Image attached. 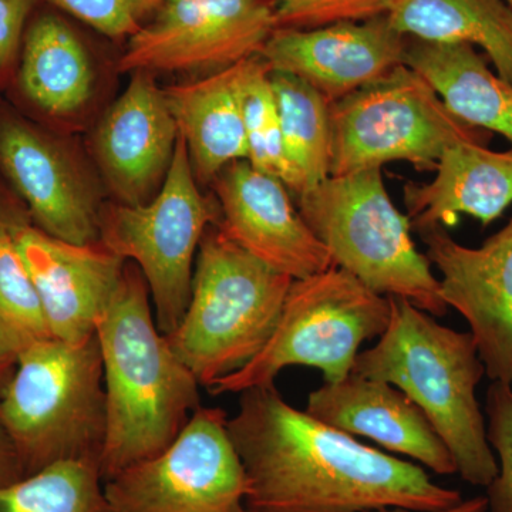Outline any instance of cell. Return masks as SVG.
<instances>
[{
  "label": "cell",
  "mask_w": 512,
  "mask_h": 512,
  "mask_svg": "<svg viewBox=\"0 0 512 512\" xmlns=\"http://www.w3.org/2000/svg\"><path fill=\"white\" fill-rule=\"evenodd\" d=\"M239 394L227 427L248 478L247 512H434L464 500L419 464L291 406L275 384Z\"/></svg>",
  "instance_id": "1"
},
{
  "label": "cell",
  "mask_w": 512,
  "mask_h": 512,
  "mask_svg": "<svg viewBox=\"0 0 512 512\" xmlns=\"http://www.w3.org/2000/svg\"><path fill=\"white\" fill-rule=\"evenodd\" d=\"M150 299L140 269L127 261L97 323L107 406L104 483L164 451L201 407L200 383L158 330Z\"/></svg>",
  "instance_id": "2"
},
{
  "label": "cell",
  "mask_w": 512,
  "mask_h": 512,
  "mask_svg": "<svg viewBox=\"0 0 512 512\" xmlns=\"http://www.w3.org/2000/svg\"><path fill=\"white\" fill-rule=\"evenodd\" d=\"M389 325L359 353L352 373L402 390L433 424L466 483L487 487L497 460L487 440L477 387L485 366L470 332L441 325L419 306L390 296Z\"/></svg>",
  "instance_id": "3"
},
{
  "label": "cell",
  "mask_w": 512,
  "mask_h": 512,
  "mask_svg": "<svg viewBox=\"0 0 512 512\" xmlns=\"http://www.w3.org/2000/svg\"><path fill=\"white\" fill-rule=\"evenodd\" d=\"M292 282L239 247L220 225L207 228L187 311L178 328L165 335L200 386L210 390L265 348Z\"/></svg>",
  "instance_id": "4"
},
{
  "label": "cell",
  "mask_w": 512,
  "mask_h": 512,
  "mask_svg": "<svg viewBox=\"0 0 512 512\" xmlns=\"http://www.w3.org/2000/svg\"><path fill=\"white\" fill-rule=\"evenodd\" d=\"M0 427L25 477L59 461H100L107 406L96 333L74 343L52 338L23 352L0 394Z\"/></svg>",
  "instance_id": "5"
},
{
  "label": "cell",
  "mask_w": 512,
  "mask_h": 512,
  "mask_svg": "<svg viewBox=\"0 0 512 512\" xmlns=\"http://www.w3.org/2000/svg\"><path fill=\"white\" fill-rule=\"evenodd\" d=\"M295 204L333 265L380 295L407 299L436 318L446 315L439 278L417 248L409 218L390 198L382 168L330 175Z\"/></svg>",
  "instance_id": "6"
},
{
  "label": "cell",
  "mask_w": 512,
  "mask_h": 512,
  "mask_svg": "<svg viewBox=\"0 0 512 512\" xmlns=\"http://www.w3.org/2000/svg\"><path fill=\"white\" fill-rule=\"evenodd\" d=\"M390 313V296L339 266L293 279L265 348L208 392L215 396L274 386L279 373L293 366L312 367L326 383L339 382L352 373L363 343L383 335Z\"/></svg>",
  "instance_id": "7"
},
{
  "label": "cell",
  "mask_w": 512,
  "mask_h": 512,
  "mask_svg": "<svg viewBox=\"0 0 512 512\" xmlns=\"http://www.w3.org/2000/svg\"><path fill=\"white\" fill-rule=\"evenodd\" d=\"M330 175H348L404 161L434 171L460 143L487 146L491 133L468 126L406 64L380 82L330 103Z\"/></svg>",
  "instance_id": "8"
},
{
  "label": "cell",
  "mask_w": 512,
  "mask_h": 512,
  "mask_svg": "<svg viewBox=\"0 0 512 512\" xmlns=\"http://www.w3.org/2000/svg\"><path fill=\"white\" fill-rule=\"evenodd\" d=\"M218 222L220 208L201 194L181 137L164 183L151 200L121 202L101 210L100 242L138 266L163 335L173 333L184 318L191 299L195 255L207 228Z\"/></svg>",
  "instance_id": "9"
},
{
  "label": "cell",
  "mask_w": 512,
  "mask_h": 512,
  "mask_svg": "<svg viewBox=\"0 0 512 512\" xmlns=\"http://www.w3.org/2000/svg\"><path fill=\"white\" fill-rule=\"evenodd\" d=\"M228 414L200 407L164 451L104 483L113 512H247L248 478Z\"/></svg>",
  "instance_id": "10"
},
{
  "label": "cell",
  "mask_w": 512,
  "mask_h": 512,
  "mask_svg": "<svg viewBox=\"0 0 512 512\" xmlns=\"http://www.w3.org/2000/svg\"><path fill=\"white\" fill-rule=\"evenodd\" d=\"M276 25L272 0H161L120 59L123 72H207L261 55Z\"/></svg>",
  "instance_id": "11"
},
{
  "label": "cell",
  "mask_w": 512,
  "mask_h": 512,
  "mask_svg": "<svg viewBox=\"0 0 512 512\" xmlns=\"http://www.w3.org/2000/svg\"><path fill=\"white\" fill-rule=\"evenodd\" d=\"M447 308L466 320L491 382L512 386V217L470 248L441 225L417 231Z\"/></svg>",
  "instance_id": "12"
},
{
  "label": "cell",
  "mask_w": 512,
  "mask_h": 512,
  "mask_svg": "<svg viewBox=\"0 0 512 512\" xmlns=\"http://www.w3.org/2000/svg\"><path fill=\"white\" fill-rule=\"evenodd\" d=\"M220 228L275 271L303 279L333 266L328 249L303 220L281 180L247 160L229 164L212 181Z\"/></svg>",
  "instance_id": "13"
},
{
  "label": "cell",
  "mask_w": 512,
  "mask_h": 512,
  "mask_svg": "<svg viewBox=\"0 0 512 512\" xmlns=\"http://www.w3.org/2000/svg\"><path fill=\"white\" fill-rule=\"evenodd\" d=\"M406 43L384 15L313 29H276L261 56L272 72L299 77L333 103L402 66Z\"/></svg>",
  "instance_id": "14"
},
{
  "label": "cell",
  "mask_w": 512,
  "mask_h": 512,
  "mask_svg": "<svg viewBox=\"0 0 512 512\" xmlns=\"http://www.w3.org/2000/svg\"><path fill=\"white\" fill-rule=\"evenodd\" d=\"M12 232L53 338L74 343L93 336L127 261L101 242L70 244L20 222H13Z\"/></svg>",
  "instance_id": "15"
},
{
  "label": "cell",
  "mask_w": 512,
  "mask_h": 512,
  "mask_svg": "<svg viewBox=\"0 0 512 512\" xmlns=\"http://www.w3.org/2000/svg\"><path fill=\"white\" fill-rule=\"evenodd\" d=\"M0 168L40 231L70 244L100 242L101 208L79 170L23 121H0Z\"/></svg>",
  "instance_id": "16"
},
{
  "label": "cell",
  "mask_w": 512,
  "mask_h": 512,
  "mask_svg": "<svg viewBox=\"0 0 512 512\" xmlns=\"http://www.w3.org/2000/svg\"><path fill=\"white\" fill-rule=\"evenodd\" d=\"M305 412L343 433L412 458L437 476L457 474L453 456L426 414L393 384L350 373L309 393Z\"/></svg>",
  "instance_id": "17"
},
{
  "label": "cell",
  "mask_w": 512,
  "mask_h": 512,
  "mask_svg": "<svg viewBox=\"0 0 512 512\" xmlns=\"http://www.w3.org/2000/svg\"><path fill=\"white\" fill-rule=\"evenodd\" d=\"M178 138L164 90L150 74L137 72L96 134L97 160L123 204L154 197L151 192L164 183Z\"/></svg>",
  "instance_id": "18"
},
{
  "label": "cell",
  "mask_w": 512,
  "mask_h": 512,
  "mask_svg": "<svg viewBox=\"0 0 512 512\" xmlns=\"http://www.w3.org/2000/svg\"><path fill=\"white\" fill-rule=\"evenodd\" d=\"M434 171L430 183L404 187L406 215L413 231L433 225L454 227L460 215L488 227L512 204V150L460 143L448 148Z\"/></svg>",
  "instance_id": "19"
},
{
  "label": "cell",
  "mask_w": 512,
  "mask_h": 512,
  "mask_svg": "<svg viewBox=\"0 0 512 512\" xmlns=\"http://www.w3.org/2000/svg\"><path fill=\"white\" fill-rule=\"evenodd\" d=\"M251 59L164 90L198 183H212L229 164L248 160L242 86Z\"/></svg>",
  "instance_id": "20"
},
{
  "label": "cell",
  "mask_w": 512,
  "mask_h": 512,
  "mask_svg": "<svg viewBox=\"0 0 512 512\" xmlns=\"http://www.w3.org/2000/svg\"><path fill=\"white\" fill-rule=\"evenodd\" d=\"M404 64L433 87L457 119L512 144V84L488 67L476 47L407 37Z\"/></svg>",
  "instance_id": "21"
},
{
  "label": "cell",
  "mask_w": 512,
  "mask_h": 512,
  "mask_svg": "<svg viewBox=\"0 0 512 512\" xmlns=\"http://www.w3.org/2000/svg\"><path fill=\"white\" fill-rule=\"evenodd\" d=\"M386 16L410 39L481 47L512 84V8L505 0H394Z\"/></svg>",
  "instance_id": "22"
},
{
  "label": "cell",
  "mask_w": 512,
  "mask_h": 512,
  "mask_svg": "<svg viewBox=\"0 0 512 512\" xmlns=\"http://www.w3.org/2000/svg\"><path fill=\"white\" fill-rule=\"evenodd\" d=\"M19 82L26 97L52 116H72L92 99L94 70L89 53L63 20L43 15L30 26Z\"/></svg>",
  "instance_id": "23"
},
{
  "label": "cell",
  "mask_w": 512,
  "mask_h": 512,
  "mask_svg": "<svg viewBox=\"0 0 512 512\" xmlns=\"http://www.w3.org/2000/svg\"><path fill=\"white\" fill-rule=\"evenodd\" d=\"M271 82L299 197L330 177V101L292 74L271 70Z\"/></svg>",
  "instance_id": "24"
},
{
  "label": "cell",
  "mask_w": 512,
  "mask_h": 512,
  "mask_svg": "<svg viewBox=\"0 0 512 512\" xmlns=\"http://www.w3.org/2000/svg\"><path fill=\"white\" fill-rule=\"evenodd\" d=\"M0 512H113L99 460L50 464L0 490Z\"/></svg>",
  "instance_id": "25"
},
{
  "label": "cell",
  "mask_w": 512,
  "mask_h": 512,
  "mask_svg": "<svg viewBox=\"0 0 512 512\" xmlns=\"http://www.w3.org/2000/svg\"><path fill=\"white\" fill-rule=\"evenodd\" d=\"M12 224L0 221V359L16 363L23 352L53 336Z\"/></svg>",
  "instance_id": "26"
},
{
  "label": "cell",
  "mask_w": 512,
  "mask_h": 512,
  "mask_svg": "<svg viewBox=\"0 0 512 512\" xmlns=\"http://www.w3.org/2000/svg\"><path fill=\"white\" fill-rule=\"evenodd\" d=\"M242 113L247 134L248 163L281 180L291 192L298 194L299 185L286 156L284 134L274 87L271 67L261 55L249 62L242 86Z\"/></svg>",
  "instance_id": "27"
},
{
  "label": "cell",
  "mask_w": 512,
  "mask_h": 512,
  "mask_svg": "<svg viewBox=\"0 0 512 512\" xmlns=\"http://www.w3.org/2000/svg\"><path fill=\"white\" fill-rule=\"evenodd\" d=\"M487 440L497 460V474L485 487L487 512H512V386L491 382L485 393Z\"/></svg>",
  "instance_id": "28"
},
{
  "label": "cell",
  "mask_w": 512,
  "mask_h": 512,
  "mask_svg": "<svg viewBox=\"0 0 512 512\" xmlns=\"http://www.w3.org/2000/svg\"><path fill=\"white\" fill-rule=\"evenodd\" d=\"M394 0H272L278 29H313L387 15Z\"/></svg>",
  "instance_id": "29"
},
{
  "label": "cell",
  "mask_w": 512,
  "mask_h": 512,
  "mask_svg": "<svg viewBox=\"0 0 512 512\" xmlns=\"http://www.w3.org/2000/svg\"><path fill=\"white\" fill-rule=\"evenodd\" d=\"M101 35L120 39L133 36L144 15L140 0H47Z\"/></svg>",
  "instance_id": "30"
},
{
  "label": "cell",
  "mask_w": 512,
  "mask_h": 512,
  "mask_svg": "<svg viewBox=\"0 0 512 512\" xmlns=\"http://www.w3.org/2000/svg\"><path fill=\"white\" fill-rule=\"evenodd\" d=\"M36 0H0V72L5 69L22 42L23 30Z\"/></svg>",
  "instance_id": "31"
},
{
  "label": "cell",
  "mask_w": 512,
  "mask_h": 512,
  "mask_svg": "<svg viewBox=\"0 0 512 512\" xmlns=\"http://www.w3.org/2000/svg\"><path fill=\"white\" fill-rule=\"evenodd\" d=\"M22 478L25 476H23L18 453L8 434L0 427V490L18 483Z\"/></svg>",
  "instance_id": "32"
},
{
  "label": "cell",
  "mask_w": 512,
  "mask_h": 512,
  "mask_svg": "<svg viewBox=\"0 0 512 512\" xmlns=\"http://www.w3.org/2000/svg\"><path fill=\"white\" fill-rule=\"evenodd\" d=\"M370 512H419L404 510V508H380V510ZM434 512H487V500L485 495H478V497L470 498V500H463L461 503L453 505V507L446 508V510Z\"/></svg>",
  "instance_id": "33"
},
{
  "label": "cell",
  "mask_w": 512,
  "mask_h": 512,
  "mask_svg": "<svg viewBox=\"0 0 512 512\" xmlns=\"http://www.w3.org/2000/svg\"><path fill=\"white\" fill-rule=\"evenodd\" d=\"M15 366L16 363L0 359V394H2L3 389H5L6 384H8L10 377H12L13 372H15Z\"/></svg>",
  "instance_id": "34"
},
{
  "label": "cell",
  "mask_w": 512,
  "mask_h": 512,
  "mask_svg": "<svg viewBox=\"0 0 512 512\" xmlns=\"http://www.w3.org/2000/svg\"><path fill=\"white\" fill-rule=\"evenodd\" d=\"M141 6H143L144 12L157 8L160 5L161 0H140Z\"/></svg>",
  "instance_id": "35"
},
{
  "label": "cell",
  "mask_w": 512,
  "mask_h": 512,
  "mask_svg": "<svg viewBox=\"0 0 512 512\" xmlns=\"http://www.w3.org/2000/svg\"><path fill=\"white\" fill-rule=\"evenodd\" d=\"M505 2H507V3H508V5H510V6H511V8H512V0H505Z\"/></svg>",
  "instance_id": "36"
}]
</instances>
